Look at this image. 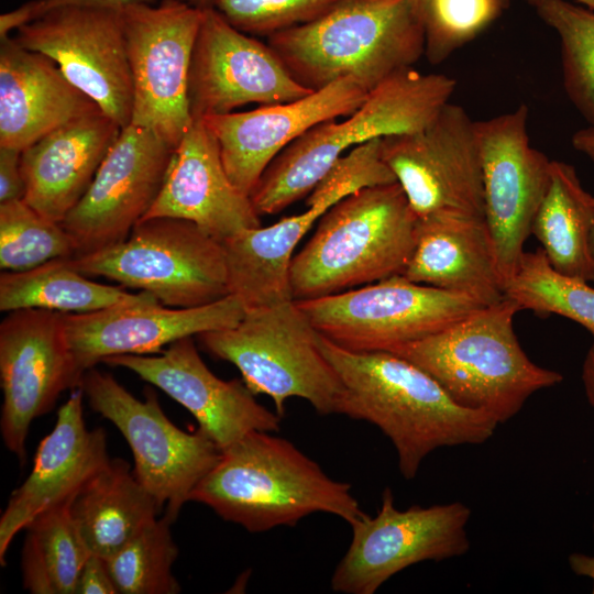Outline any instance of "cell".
I'll list each match as a JSON object with an SVG mask.
<instances>
[{
	"label": "cell",
	"instance_id": "38",
	"mask_svg": "<svg viewBox=\"0 0 594 594\" xmlns=\"http://www.w3.org/2000/svg\"><path fill=\"white\" fill-rule=\"evenodd\" d=\"M157 0H31L28 1L32 21L43 15L51 9L64 6H81L122 10L134 4H151ZM195 7L207 9L213 8L215 0H182Z\"/></svg>",
	"mask_w": 594,
	"mask_h": 594
},
{
	"label": "cell",
	"instance_id": "25",
	"mask_svg": "<svg viewBox=\"0 0 594 594\" xmlns=\"http://www.w3.org/2000/svg\"><path fill=\"white\" fill-rule=\"evenodd\" d=\"M100 110L57 64L14 36L0 38V146L23 151L58 127Z\"/></svg>",
	"mask_w": 594,
	"mask_h": 594
},
{
	"label": "cell",
	"instance_id": "22",
	"mask_svg": "<svg viewBox=\"0 0 594 594\" xmlns=\"http://www.w3.org/2000/svg\"><path fill=\"white\" fill-rule=\"evenodd\" d=\"M84 392L74 388L42 439L25 481L12 493L0 517V563L15 536L41 513L69 502L110 460L102 428L88 429Z\"/></svg>",
	"mask_w": 594,
	"mask_h": 594
},
{
	"label": "cell",
	"instance_id": "45",
	"mask_svg": "<svg viewBox=\"0 0 594 594\" xmlns=\"http://www.w3.org/2000/svg\"><path fill=\"white\" fill-rule=\"evenodd\" d=\"M576 1L586 6L588 9L594 10V0H576Z\"/></svg>",
	"mask_w": 594,
	"mask_h": 594
},
{
	"label": "cell",
	"instance_id": "14",
	"mask_svg": "<svg viewBox=\"0 0 594 594\" xmlns=\"http://www.w3.org/2000/svg\"><path fill=\"white\" fill-rule=\"evenodd\" d=\"M14 38L52 58L121 128L131 123L133 84L122 10L54 8L18 29Z\"/></svg>",
	"mask_w": 594,
	"mask_h": 594
},
{
	"label": "cell",
	"instance_id": "5",
	"mask_svg": "<svg viewBox=\"0 0 594 594\" xmlns=\"http://www.w3.org/2000/svg\"><path fill=\"white\" fill-rule=\"evenodd\" d=\"M518 305L505 297L393 352L431 375L459 405L497 422L516 416L536 392L563 381L534 363L514 330Z\"/></svg>",
	"mask_w": 594,
	"mask_h": 594
},
{
	"label": "cell",
	"instance_id": "40",
	"mask_svg": "<svg viewBox=\"0 0 594 594\" xmlns=\"http://www.w3.org/2000/svg\"><path fill=\"white\" fill-rule=\"evenodd\" d=\"M75 594H118L103 558L89 553L80 570Z\"/></svg>",
	"mask_w": 594,
	"mask_h": 594
},
{
	"label": "cell",
	"instance_id": "17",
	"mask_svg": "<svg viewBox=\"0 0 594 594\" xmlns=\"http://www.w3.org/2000/svg\"><path fill=\"white\" fill-rule=\"evenodd\" d=\"M174 150L148 129L122 128L88 190L62 221L77 255L129 237L156 200Z\"/></svg>",
	"mask_w": 594,
	"mask_h": 594
},
{
	"label": "cell",
	"instance_id": "1",
	"mask_svg": "<svg viewBox=\"0 0 594 594\" xmlns=\"http://www.w3.org/2000/svg\"><path fill=\"white\" fill-rule=\"evenodd\" d=\"M318 344L344 388L339 415L375 425L393 443L406 480L432 451L484 443L498 426L488 414L459 405L431 375L393 352H352L319 332Z\"/></svg>",
	"mask_w": 594,
	"mask_h": 594
},
{
	"label": "cell",
	"instance_id": "28",
	"mask_svg": "<svg viewBox=\"0 0 594 594\" xmlns=\"http://www.w3.org/2000/svg\"><path fill=\"white\" fill-rule=\"evenodd\" d=\"M70 515L90 553L107 559L162 510L120 459L109 460L74 496Z\"/></svg>",
	"mask_w": 594,
	"mask_h": 594
},
{
	"label": "cell",
	"instance_id": "3",
	"mask_svg": "<svg viewBox=\"0 0 594 594\" xmlns=\"http://www.w3.org/2000/svg\"><path fill=\"white\" fill-rule=\"evenodd\" d=\"M290 75L315 91L353 78L371 91L425 54L416 0H339L319 18L268 36Z\"/></svg>",
	"mask_w": 594,
	"mask_h": 594
},
{
	"label": "cell",
	"instance_id": "10",
	"mask_svg": "<svg viewBox=\"0 0 594 594\" xmlns=\"http://www.w3.org/2000/svg\"><path fill=\"white\" fill-rule=\"evenodd\" d=\"M80 388L90 408L111 421L131 448L133 473L173 521L221 451L199 428L175 426L151 393L141 400L110 373L88 370Z\"/></svg>",
	"mask_w": 594,
	"mask_h": 594
},
{
	"label": "cell",
	"instance_id": "18",
	"mask_svg": "<svg viewBox=\"0 0 594 594\" xmlns=\"http://www.w3.org/2000/svg\"><path fill=\"white\" fill-rule=\"evenodd\" d=\"M311 91L268 44L234 28L215 8L204 10L189 68L193 117L226 114L249 103L293 101Z\"/></svg>",
	"mask_w": 594,
	"mask_h": 594
},
{
	"label": "cell",
	"instance_id": "29",
	"mask_svg": "<svg viewBox=\"0 0 594 594\" xmlns=\"http://www.w3.org/2000/svg\"><path fill=\"white\" fill-rule=\"evenodd\" d=\"M160 302L146 292L130 293L90 279L70 257L51 260L22 272L0 274V310L46 309L63 314L90 312L129 304Z\"/></svg>",
	"mask_w": 594,
	"mask_h": 594
},
{
	"label": "cell",
	"instance_id": "37",
	"mask_svg": "<svg viewBox=\"0 0 594 594\" xmlns=\"http://www.w3.org/2000/svg\"><path fill=\"white\" fill-rule=\"evenodd\" d=\"M339 0H215L213 8L234 28L270 36L310 22Z\"/></svg>",
	"mask_w": 594,
	"mask_h": 594
},
{
	"label": "cell",
	"instance_id": "16",
	"mask_svg": "<svg viewBox=\"0 0 594 594\" xmlns=\"http://www.w3.org/2000/svg\"><path fill=\"white\" fill-rule=\"evenodd\" d=\"M529 109L475 121L483 188L484 219L503 287L516 272L532 221L550 183L551 161L532 147Z\"/></svg>",
	"mask_w": 594,
	"mask_h": 594
},
{
	"label": "cell",
	"instance_id": "33",
	"mask_svg": "<svg viewBox=\"0 0 594 594\" xmlns=\"http://www.w3.org/2000/svg\"><path fill=\"white\" fill-rule=\"evenodd\" d=\"M560 41L564 90L594 127V10L566 0H527Z\"/></svg>",
	"mask_w": 594,
	"mask_h": 594
},
{
	"label": "cell",
	"instance_id": "36",
	"mask_svg": "<svg viewBox=\"0 0 594 594\" xmlns=\"http://www.w3.org/2000/svg\"><path fill=\"white\" fill-rule=\"evenodd\" d=\"M425 31V55L431 64L446 61L503 12L506 0H418Z\"/></svg>",
	"mask_w": 594,
	"mask_h": 594
},
{
	"label": "cell",
	"instance_id": "32",
	"mask_svg": "<svg viewBox=\"0 0 594 594\" xmlns=\"http://www.w3.org/2000/svg\"><path fill=\"white\" fill-rule=\"evenodd\" d=\"M504 295L520 310L565 317L594 337V287L585 279L557 271L541 248L522 254L504 286Z\"/></svg>",
	"mask_w": 594,
	"mask_h": 594
},
{
	"label": "cell",
	"instance_id": "19",
	"mask_svg": "<svg viewBox=\"0 0 594 594\" xmlns=\"http://www.w3.org/2000/svg\"><path fill=\"white\" fill-rule=\"evenodd\" d=\"M102 363L130 370L184 406L221 452L252 431L280 429L282 417L262 406L242 378L223 381L209 370L193 337L158 355H117Z\"/></svg>",
	"mask_w": 594,
	"mask_h": 594
},
{
	"label": "cell",
	"instance_id": "11",
	"mask_svg": "<svg viewBox=\"0 0 594 594\" xmlns=\"http://www.w3.org/2000/svg\"><path fill=\"white\" fill-rule=\"evenodd\" d=\"M204 10L182 0L122 9L133 84L131 123L174 148L193 122L188 79Z\"/></svg>",
	"mask_w": 594,
	"mask_h": 594
},
{
	"label": "cell",
	"instance_id": "20",
	"mask_svg": "<svg viewBox=\"0 0 594 594\" xmlns=\"http://www.w3.org/2000/svg\"><path fill=\"white\" fill-rule=\"evenodd\" d=\"M369 92L355 79L343 78L293 101L208 116L204 120L219 145L230 179L250 196L266 167L285 147L312 127L351 114Z\"/></svg>",
	"mask_w": 594,
	"mask_h": 594
},
{
	"label": "cell",
	"instance_id": "9",
	"mask_svg": "<svg viewBox=\"0 0 594 594\" xmlns=\"http://www.w3.org/2000/svg\"><path fill=\"white\" fill-rule=\"evenodd\" d=\"M296 302L320 334L352 352L391 351L484 307L468 295L404 275Z\"/></svg>",
	"mask_w": 594,
	"mask_h": 594
},
{
	"label": "cell",
	"instance_id": "26",
	"mask_svg": "<svg viewBox=\"0 0 594 594\" xmlns=\"http://www.w3.org/2000/svg\"><path fill=\"white\" fill-rule=\"evenodd\" d=\"M122 128L101 110L74 119L21 152L23 200L62 222L84 197Z\"/></svg>",
	"mask_w": 594,
	"mask_h": 594
},
{
	"label": "cell",
	"instance_id": "41",
	"mask_svg": "<svg viewBox=\"0 0 594 594\" xmlns=\"http://www.w3.org/2000/svg\"><path fill=\"white\" fill-rule=\"evenodd\" d=\"M582 382L586 398L594 408V342L590 346L582 366Z\"/></svg>",
	"mask_w": 594,
	"mask_h": 594
},
{
	"label": "cell",
	"instance_id": "8",
	"mask_svg": "<svg viewBox=\"0 0 594 594\" xmlns=\"http://www.w3.org/2000/svg\"><path fill=\"white\" fill-rule=\"evenodd\" d=\"M70 263L88 277L150 293L173 308L199 307L230 295L222 242L184 219H143L122 242L70 257Z\"/></svg>",
	"mask_w": 594,
	"mask_h": 594
},
{
	"label": "cell",
	"instance_id": "7",
	"mask_svg": "<svg viewBox=\"0 0 594 594\" xmlns=\"http://www.w3.org/2000/svg\"><path fill=\"white\" fill-rule=\"evenodd\" d=\"M197 338L212 356L233 364L255 396L271 397L279 417L293 397L307 400L319 415L340 414L342 382L296 300L245 309L235 326Z\"/></svg>",
	"mask_w": 594,
	"mask_h": 594
},
{
	"label": "cell",
	"instance_id": "13",
	"mask_svg": "<svg viewBox=\"0 0 594 594\" xmlns=\"http://www.w3.org/2000/svg\"><path fill=\"white\" fill-rule=\"evenodd\" d=\"M84 372L68 343L64 314L46 309L7 312L0 323V430L6 448L22 464L34 419L48 413Z\"/></svg>",
	"mask_w": 594,
	"mask_h": 594
},
{
	"label": "cell",
	"instance_id": "4",
	"mask_svg": "<svg viewBox=\"0 0 594 594\" xmlns=\"http://www.w3.org/2000/svg\"><path fill=\"white\" fill-rule=\"evenodd\" d=\"M455 86L447 75L413 67L389 76L345 119L312 127L272 161L250 195L256 212L275 215L308 196L348 150L426 129L450 102Z\"/></svg>",
	"mask_w": 594,
	"mask_h": 594
},
{
	"label": "cell",
	"instance_id": "43",
	"mask_svg": "<svg viewBox=\"0 0 594 594\" xmlns=\"http://www.w3.org/2000/svg\"><path fill=\"white\" fill-rule=\"evenodd\" d=\"M569 565L573 573L581 576H587L594 581V556L590 557L584 553H571L569 556ZM592 593L594 594V587Z\"/></svg>",
	"mask_w": 594,
	"mask_h": 594
},
{
	"label": "cell",
	"instance_id": "21",
	"mask_svg": "<svg viewBox=\"0 0 594 594\" xmlns=\"http://www.w3.org/2000/svg\"><path fill=\"white\" fill-rule=\"evenodd\" d=\"M245 307L234 295L191 308L129 304L106 309L64 314L68 343L86 373L117 355H148L187 337L235 326Z\"/></svg>",
	"mask_w": 594,
	"mask_h": 594
},
{
	"label": "cell",
	"instance_id": "44",
	"mask_svg": "<svg viewBox=\"0 0 594 594\" xmlns=\"http://www.w3.org/2000/svg\"><path fill=\"white\" fill-rule=\"evenodd\" d=\"M587 252H588L592 271L594 274V215H593V220H592L588 239H587Z\"/></svg>",
	"mask_w": 594,
	"mask_h": 594
},
{
	"label": "cell",
	"instance_id": "27",
	"mask_svg": "<svg viewBox=\"0 0 594 594\" xmlns=\"http://www.w3.org/2000/svg\"><path fill=\"white\" fill-rule=\"evenodd\" d=\"M408 279L468 295L484 306L505 298L484 218L438 212L418 218Z\"/></svg>",
	"mask_w": 594,
	"mask_h": 594
},
{
	"label": "cell",
	"instance_id": "30",
	"mask_svg": "<svg viewBox=\"0 0 594 594\" xmlns=\"http://www.w3.org/2000/svg\"><path fill=\"white\" fill-rule=\"evenodd\" d=\"M594 196L582 186L575 168L551 161L550 183L532 221L531 234L559 272L594 280L587 239Z\"/></svg>",
	"mask_w": 594,
	"mask_h": 594
},
{
	"label": "cell",
	"instance_id": "42",
	"mask_svg": "<svg viewBox=\"0 0 594 594\" xmlns=\"http://www.w3.org/2000/svg\"><path fill=\"white\" fill-rule=\"evenodd\" d=\"M573 147L594 163V127L576 131L571 139Z\"/></svg>",
	"mask_w": 594,
	"mask_h": 594
},
{
	"label": "cell",
	"instance_id": "31",
	"mask_svg": "<svg viewBox=\"0 0 594 594\" xmlns=\"http://www.w3.org/2000/svg\"><path fill=\"white\" fill-rule=\"evenodd\" d=\"M70 502L37 515L26 530L22 556L23 587L32 594H75L89 556L70 515Z\"/></svg>",
	"mask_w": 594,
	"mask_h": 594
},
{
	"label": "cell",
	"instance_id": "15",
	"mask_svg": "<svg viewBox=\"0 0 594 594\" xmlns=\"http://www.w3.org/2000/svg\"><path fill=\"white\" fill-rule=\"evenodd\" d=\"M382 156L418 218L453 212L484 218L475 121L448 103L426 129L382 139Z\"/></svg>",
	"mask_w": 594,
	"mask_h": 594
},
{
	"label": "cell",
	"instance_id": "12",
	"mask_svg": "<svg viewBox=\"0 0 594 594\" xmlns=\"http://www.w3.org/2000/svg\"><path fill=\"white\" fill-rule=\"evenodd\" d=\"M471 514L461 502L400 510L386 487L376 516L366 514L351 526L352 540L332 574V591L373 594L410 565L465 554Z\"/></svg>",
	"mask_w": 594,
	"mask_h": 594
},
{
	"label": "cell",
	"instance_id": "34",
	"mask_svg": "<svg viewBox=\"0 0 594 594\" xmlns=\"http://www.w3.org/2000/svg\"><path fill=\"white\" fill-rule=\"evenodd\" d=\"M172 522L166 515L156 518L105 559L118 594H177L182 591L173 574L178 548L172 536Z\"/></svg>",
	"mask_w": 594,
	"mask_h": 594
},
{
	"label": "cell",
	"instance_id": "2",
	"mask_svg": "<svg viewBox=\"0 0 594 594\" xmlns=\"http://www.w3.org/2000/svg\"><path fill=\"white\" fill-rule=\"evenodd\" d=\"M189 502L250 532L294 527L314 513L351 526L366 515L349 483L331 479L290 441L266 431H252L223 450Z\"/></svg>",
	"mask_w": 594,
	"mask_h": 594
},
{
	"label": "cell",
	"instance_id": "6",
	"mask_svg": "<svg viewBox=\"0 0 594 594\" xmlns=\"http://www.w3.org/2000/svg\"><path fill=\"white\" fill-rule=\"evenodd\" d=\"M418 217L399 185L364 187L338 201L294 255V300L333 295L402 275L416 242Z\"/></svg>",
	"mask_w": 594,
	"mask_h": 594
},
{
	"label": "cell",
	"instance_id": "24",
	"mask_svg": "<svg viewBox=\"0 0 594 594\" xmlns=\"http://www.w3.org/2000/svg\"><path fill=\"white\" fill-rule=\"evenodd\" d=\"M352 191L345 178L329 173L307 196L305 211L222 241L230 294L245 309L292 300L289 270L297 244L333 205Z\"/></svg>",
	"mask_w": 594,
	"mask_h": 594
},
{
	"label": "cell",
	"instance_id": "23",
	"mask_svg": "<svg viewBox=\"0 0 594 594\" xmlns=\"http://www.w3.org/2000/svg\"><path fill=\"white\" fill-rule=\"evenodd\" d=\"M156 217L188 220L221 242L262 226L251 197L230 179L202 117H193L173 152L161 191L143 219Z\"/></svg>",
	"mask_w": 594,
	"mask_h": 594
},
{
	"label": "cell",
	"instance_id": "46",
	"mask_svg": "<svg viewBox=\"0 0 594 594\" xmlns=\"http://www.w3.org/2000/svg\"><path fill=\"white\" fill-rule=\"evenodd\" d=\"M417 1H418V0H416V2H417Z\"/></svg>",
	"mask_w": 594,
	"mask_h": 594
},
{
	"label": "cell",
	"instance_id": "35",
	"mask_svg": "<svg viewBox=\"0 0 594 594\" xmlns=\"http://www.w3.org/2000/svg\"><path fill=\"white\" fill-rule=\"evenodd\" d=\"M76 255L75 241L62 222L42 216L23 199L0 204L2 271H28L51 260Z\"/></svg>",
	"mask_w": 594,
	"mask_h": 594
},
{
	"label": "cell",
	"instance_id": "39",
	"mask_svg": "<svg viewBox=\"0 0 594 594\" xmlns=\"http://www.w3.org/2000/svg\"><path fill=\"white\" fill-rule=\"evenodd\" d=\"M24 194L21 151L0 146V204L23 199Z\"/></svg>",
	"mask_w": 594,
	"mask_h": 594
}]
</instances>
